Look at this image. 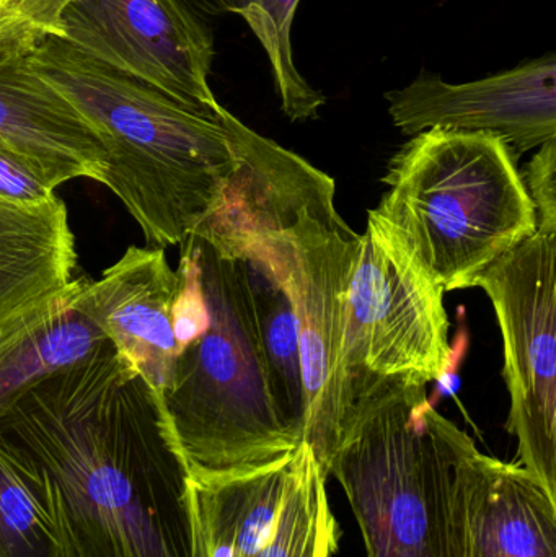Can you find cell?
<instances>
[{"label": "cell", "instance_id": "6da1fadb", "mask_svg": "<svg viewBox=\"0 0 556 557\" xmlns=\"http://www.w3.org/2000/svg\"><path fill=\"white\" fill-rule=\"evenodd\" d=\"M0 448L46 484L74 557H206L162 399L113 344L25 393Z\"/></svg>", "mask_w": 556, "mask_h": 557}, {"label": "cell", "instance_id": "7a4b0ae2", "mask_svg": "<svg viewBox=\"0 0 556 557\" xmlns=\"http://www.w3.org/2000/svg\"><path fill=\"white\" fill-rule=\"evenodd\" d=\"M29 61L100 134L108 152L101 185L126 206L149 247L182 245L237 169L222 113H198L62 38L42 42Z\"/></svg>", "mask_w": 556, "mask_h": 557}, {"label": "cell", "instance_id": "3957f363", "mask_svg": "<svg viewBox=\"0 0 556 557\" xmlns=\"http://www.w3.org/2000/svg\"><path fill=\"white\" fill-rule=\"evenodd\" d=\"M428 383L382 380L349 408L329 476L345 491L368 557H462L460 447Z\"/></svg>", "mask_w": 556, "mask_h": 557}, {"label": "cell", "instance_id": "277c9868", "mask_svg": "<svg viewBox=\"0 0 556 557\" xmlns=\"http://www.w3.org/2000/svg\"><path fill=\"white\" fill-rule=\"evenodd\" d=\"M374 209L444 290L473 281L538 232L511 147L495 134L428 129L388 163Z\"/></svg>", "mask_w": 556, "mask_h": 557}, {"label": "cell", "instance_id": "5b68a950", "mask_svg": "<svg viewBox=\"0 0 556 557\" xmlns=\"http://www.w3.org/2000/svg\"><path fill=\"white\" fill-rule=\"evenodd\" d=\"M193 238L209 326L176 356L163 411L191 474L257 467L299 444L271 398L247 264Z\"/></svg>", "mask_w": 556, "mask_h": 557}, {"label": "cell", "instance_id": "8992f818", "mask_svg": "<svg viewBox=\"0 0 556 557\" xmlns=\"http://www.w3.org/2000/svg\"><path fill=\"white\" fill-rule=\"evenodd\" d=\"M444 294L397 232L369 211L343 318L342 366L349 408L382 380L431 383L446 375L453 349Z\"/></svg>", "mask_w": 556, "mask_h": 557}, {"label": "cell", "instance_id": "52a82bcc", "mask_svg": "<svg viewBox=\"0 0 556 557\" xmlns=\"http://www.w3.org/2000/svg\"><path fill=\"white\" fill-rule=\"evenodd\" d=\"M495 308L519 465L556 499V235L535 232L473 281Z\"/></svg>", "mask_w": 556, "mask_h": 557}, {"label": "cell", "instance_id": "ba28073f", "mask_svg": "<svg viewBox=\"0 0 556 557\" xmlns=\"http://www.w3.org/2000/svg\"><path fill=\"white\" fill-rule=\"evenodd\" d=\"M309 445L276 460L193 474L206 557H332L339 525Z\"/></svg>", "mask_w": 556, "mask_h": 557}, {"label": "cell", "instance_id": "9c48e42d", "mask_svg": "<svg viewBox=\"0 0 556 557\" xmlns=\"http://www.w3.org/2000/svg\"><path fill=\"white\" fill-rule=\"evenodd\" d=\"M286 235L291 261L280 285L293 301L299 330L302 444L312 448L329 474L349 409L342 366L343 318L361 235L343 221L335 201L304 212Z\"/></svg>", "mask_w": 556, "mask_h": 557}, {"label": "cell", "instance_id": "30bf717a", "mask_svg": "<svg viewBox=\"0 0 556 557\" xmlns=\"http://www.w3.org/2000/svg\"><path fill=\"white\" fill-rule=\"evenodd\" d=\"M61 38L198 113L219 117L224 110L209 85L211 29L182 0H72Z\"/></svg>", "mask_w": 556, "mask_h": 557}, {"label": "cell", "instance_id": "8fae6325", "mask_svg": "<svg viewBox=\"0 0 556 557\" xmlns=\"http://www.w3.org/2000/svg\"><path fill=\"white\" fill-rule=\"evenodd\" d=\"M388 114L405 136L428 129L495 134L515 156L556 139L555 52L469 84L420 74L385 94Z\"/></svg>", "mask_w": 556, "mask_h": 557}, {"label": "cell", "instance_id": "7c38bea8", "mask_svg": "<svg viewBox=\"0 0 556 557\" xmlns=\"http://www.w3.org/2000/svg\"><path fill=\"white\" fill-rule=\"evenodd\" d=\"M178 276L163 248L129 247L97 281L85 278L77 307L162 398L178 346L172 305Z\"/></svg>", "mask_w": 556, "mask_h": 557}, {"label": "cell", "instance_id": "4fadbf2b", "mask_svg": "<svg viewBox=\"0 0 556 557\" xmlns=\"http://www.w3.org/2000/svg\"><path fill=\"white\" fill-rule=\"evenodd\" d=\"M462 557H556V499L521 465L460 447Z\"/></svg>", "mask_w": 556, "mask_h": 557}, {"label": "cell", "instance_id": "5bb4252c", "mask_svg": "<svg viewBox=\"0 0 556 557\" xmlns=\"http://www.w3.org/2000/svg\"><path fill=\"white\" fill-rule=\"evenodd\" d=\"M0 147L54 191L75 178L101 183L107 172L100 134L29 58L0 62Z\"/></svg>", "mask_w": 556, "mask_h": 557}, {"label": "cell", "instance_id": "9a60e30c", "mask_svg": "<svg viewBox=\"0 0 556 557\" xmlns=\"http://www.w3.org/2000/svg\"><path fill=\"white\" fill-rule=\"evenodd\" d=\"M85 278L0 320V418L42 380L84 362L110 343L77 301Z\"/></svg>", "mask_w": 556, "mask_h": 557}, {"label": "cell", "instance_id": "2e32d148", "mask_svg": "<svg viewBox=\"0 0 556 557\" xmlns=\"http://www.w3.org/2000/svg\"><path fill=\"white\" fill-rule=\"evenodd\" d=\"M77 253L67 208L0 198V320L67 287Z\"/></svg>", "mask_w": 556, "mask_h": 557}, {"label": "cell", "instance_id": "e0dca14e", "mask_svg": "<svg viewBox=\"0 0 556 557\" xmlns=\"http://www.w3.org/2000/svg\"><path fill=\"white\" fill-rule=\"evenodd\" d=\"M247 271L271 398L281 421L300 445L306 408L299 330L293 301L284 287L263 271L248 264Z\"/></svg>", "mask_w": 556, "mask_h": 557}, {"label": "cell", "instance_id": "ac0fdd59", "mask_svg": "<svg viewBox=\"0 0 556 557\" xmlns=\"http://www.w3.org/2000/svg\"><path fill=\"white\" fill-rule=\"evenodd\" d=\"M0 557H74L48 487L2 448Z\"/></svg>", "mask_w": 556, "mask_h": 557}, {"label": "cell", "instance_id": "d6986e66", "mask_svg": "<svg viewBox=\"0 0 556 557\" xmlns=\"http://www.w3.org/2000/svg\"><path fill=\"white\" fill-rule=\"evenodd\" d=\"M300 0H250L242 18L267 52L281 108L291 121L319 117L325 95L312 87L297 69L291 45V28Z\"/></svg>", "mask_w": 556, "mask_h": 557}, {"label": "cell", "instance_id": "ffe728a7", "mask_svg": "<svg viewBox=\"0 0 556 557\" xmlns=\"http://www.w3.org/2000/svg\"><path fill=\"white\" fill-rule=\"evenodd\" d=\"M72 0H0V62L29 58L49 38H61Z\"/></svg>", "mask_w": 556, "mask_h": 557}, {"label": "cell", "instance_id": "44dd1931", "mask_svg": "<svg viewBox=\"0 0 556 557\" xmlns=\"http://www.w3.org/2000/svg\"><path fill=\"white\" fill-rule=\"evenodd\" d=\"M178 287L172 305L173 334L178 352L202 336L209 326V308L202 288L198 247L189 235L182 244V258L176 270Z\"/></svg>", "mask_w": 556, "mask_h": 557}, {"label": "cell", "instance_id": "7402d4cb", "mask_svg": "<svg viewBox=\"0 0 556 557\" xmlns=\"http://www.w3.org/2000/svg\"><path fill=\"white\" fill-rule=\"evenodd\" d=\"M521 176L538 212V231L556 235V139L539 147Z\"/></svg>", "mask_w": 556, "mask_h": 557}, {"label": "cell", "instance_id": "603a6c76", "mask_svg": "<svg viewBox=\"0 0 556 557\" xmlns=\"http://www.w3.org/2000/svg\"><path fill=\"white\" fill-rule=\"evenodd\" d=\"M54 196L35 170L15 153L0 147V198L16 202H42Z\"/></svg>", "mask_w": 556, "mask_h": 557}, {"label": "cell", "instance_id": "cb8c5ba5", "mask_svg": "<svg viewBox=\"0 0 556 557\" xmlns=\"http://www.w3.org/2000/svg\"><path fill=\"white\" fill-rule=\"evenodd\" d=\"M182 2L201 18L227 15V13L242 16L250 5V0H182Z\"/></svg>", "mask_w": 556, "mask_h": 557}]
</instances>
